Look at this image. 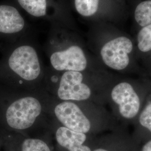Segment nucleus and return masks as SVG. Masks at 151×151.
Listing matches in <instances>:
<instances>
[{
  "instance_id": "1a4fd4ad",
  "label": "nucleus",
  "mask_w": 151,
  "mask_h": 151,
  "mask_svg": "<svg viewBox=\"0 0 151 151\" xmlns=\"http://www.w3.org/2000/svg\"><path fill=\"white\" fill-rule=\"evenodd\" d=\"M114 103L119 106L121 115L126 119L134 118L140 109V99L132 86L122 82L114 87L111 93Z\"/></svg>"
},
{
  "instance_id": "39448f33",
  "label": "nucleus",
  "mask_w": 151,
  "mask_h": 151,
  "mask_svg": "<svg viewBox=\"0 0 151 151\" xmlns=\"http://www.w3.org/2000/svg\"><path fill=\"white\" fill-rule=\"evenodd\" d=\"M57 95L60 101H81L88 99L91 90L83 81L81 72L65 71L60 72Z\"/></svg>"
},
{
  "instance_id": "0eeeda50",
  "label": "nucleus",
  "mask_w": 151,
  "mask_h": 151,
  "mask_svg": "<svg viewBox=\"0 0 151 151\" xmlns=\"http://www.w3.org/2000/svg\"><path fill=\"white\" fill-rule=\"evenodd\" d=\"M54 114L62 125L68 129L84 134L91 129L90 120L75 102L61 101L55 106Z\"/></svg>"
},
{
  "instance_id": "f257e3e1",
  "label": "nucleus",
  "mask_w": 151,
  "mask_h": 151,
  "mask_svg": "<svg viewBox=\"0 0 151 151\" xmlns=\"http://www.w3.org/2000/svg\"><path fill=\"white\" fill-rule=\"evenodd\" d=\"M74 25L63 22L50 23L46 50L51 68L56 72H81L88 61Z\"/></svg>"
},
{
  "instance_id": "9b49d317",
  "label": "nucleus",
  "mask_w": 151,
  "mask_h": 151,
  "mask_svg": "<svg viewBox=\"0 0 151 151\" xmlns=\"http://www.w3.org/2000/svg\"><path fill=\"white\" fill-rule=\"evenodd\" d=\"M73 5L78 15L83 17L90 18L98 14L101 0H73Z\"/></svg>"
},
{
  "instance_id": "423d86ee",
  "label": "nucleus",
  "mask_w": 151,
  "mask_h": 151,
  "mask_svg": "<svg viewBox=\"0 0 151 151\" xmlns=\"http://www.w3.org/2000/svg\"><path fill=\"white\" fill-rule=\"evenodd\" d=\"M133 50V43L129 38L119 37L103 45L100 54L104 64L115 70H123L129 63V54Z\"/></svg>"
},
{
  "instance_id": "20e7f679",
  "label": "nucleus",
  "mask_w": 151,
  "mask_h": 151,
  "mask_svg": "<svg viewBox=\"0 0 151 151\" xmlns=\"http://www.w3.org/2000/svg\"><path fill=\"white\" fill-rule=\"evenodd\" d=\"M29 15L51 23L61 22L74 25L67 0H16Z\"/></svg>"
},
{
  "instance_id": "f8f14e48",
  "label": "nucleus",
  "mask_w": 151,
  "mask_h": 151,
  "mask_svg": "<svg viewBox=\"0 0 151 151\" xmlns=\"http://www.w3.org/2000/svg\"><path fill=\"white\" fill-rule=\"evenodd\" d=\"M136 22L142 27L151 24V0H147L139 4L134 11Z\"/></svg>"
},
{
  "instance_id": "2eb2a0df",
  "label": "nucleus",
  "mask_w": 151,
  "mask_h": 151,
  "mask_svg": "<svg viewBox=\"0 0 151 151\" xmlns=\"http://www.w3.org/2000/svg\"><path fill=\"white\" fill-rule=\"evenodd\" d=\"M139 123L142 126L151 132V103L144 109L139 116Z\"/></svg>"
},
{
  "instance_id": "f3484780",
  "label": "nucleus",
  "mask_w": 151,
  "mask_h": 151,
  "mask_svg": "<svg viewBox=\"0 0 151 151\" xmlns=\"http://www.w3.org/2000/svg\"><path fill=\"white\" fill-rule=\"evenodd\" d=\"M93 151H109L106 150H105V149H103V148H97L95 150H93Z\"/></svg>"
},
{
  "instance_id": "f03ea898",
  "label": "nucleus",
  "mask_w": 151,
  "mask_h": 151,
  "mask_svg": "<svg viewBox=\"0 0 151 151\" xmlns=\"http://www.w3.org/2000/svg\"><path fill=\"white\" fill-rule=\"evenodd\" d=\"M30 35L22 37L21 42L12 49L7 64L10 70L22 80L34 82L43 76L44 67L38 49Z\"/></svg>"
},
{
  "instance_id": "ddd939ff",
  "label": "nucleus",
  "mask_w": 151,
  "mask_h": 151,
  "mask_svg": "<svg viewBox=\"0 0 151 151\" xmlns=\"http://www.w3.org/2000/svg\"><path fill=\"white\" fill-rule=\"evenodd\" d=\"M20 151H52L45 140L37 138H27L22 140Z\"/></svg>"
},
{
  "instance_id": "7ed1b4c3",
  "label": "nucleus",
  "mask_w": 151,
  "mask_h": 151,
  "mask_svg": "<svg viewBox=\"0 0 151 151\" xmlns=\"http://www.w3.org/2000/svg\"><path fill=\"white\" fill-rule=\"evenodd\" d=\"M43 110V104L38 98L24 96L9 106L6 111V123L13 129L27 130L36 123Z\"/></svg>"
},
{
  "instance_id": "4468645a",
  "label": "nucleus",
  "mask_w": 151,
  "mask_h": 151,
  "mask_svg": "<svg viewBox=\"0 0 151 151\" xmlns=\"http://www.w3.org/2000/svg\"><path fill=\"white\" fill-rule=\"evenodd\" d=\"M138 47L142 52L151 50V24L142 27L137 36Z\"/></svg>"
},
{
  "instance_id": "9d476101",
  "label": "nucleus",
  "mask_w": 151,
  "mask_h": 151,
  "mask_svg": "<svg viewBox=\"0 0 151 151\" xmlns=\"http://www.w3.org/2000/svg\"><path fill=\"white\" fill-rule=\"evenodd\" d=\"M55 139L58 145L67 151H92L84 145L86 134L77 132L60 126L55 130Z\"/></svg>"
},
{
  "instance_id": "dca6fc26",
  "label": "nucleus",
  "mask_w": 151,
  "mask_h": 151,
  "mask_svg": "<svg viewBox=\"0 0 151 151\" xmlns=\"http://www.w3.org/2000/svg\"><path fill=\"white\" fill-rule=\"evenodd\" d=\"M142 151H151V140L148 142L146 145L143 147Z\"/></svg>"
},
{
  "instance_id": "6e6552de",
  "label": "nucleus",
  "mask_w": 151,
  "mask_h": 151,
  "mask_svg": "<svg viewBox=\"0 0 151 151\" xmlns=\"http://www.w3.org/2000/svg\"><path fill=\"white\" fill-rule=\"evenodd\" d=\"M31 27L14 6L0 5V34L22 38L30 34Z\"/></svg>"
}]
</instances>
